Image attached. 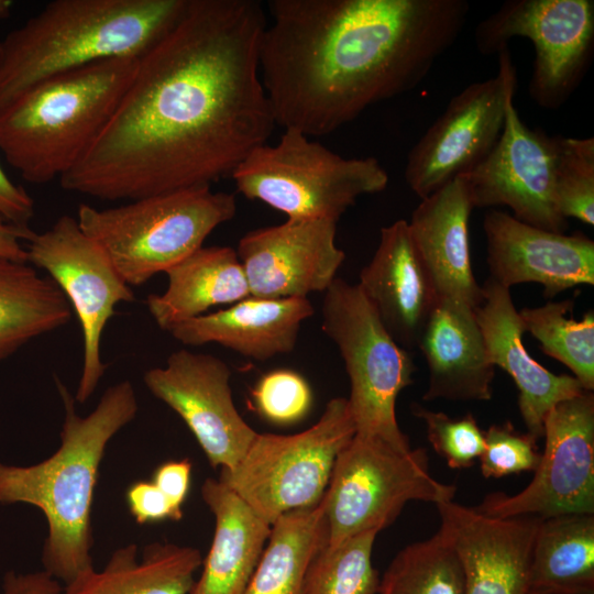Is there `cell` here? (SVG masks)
<instances>
[{
    "instance_id": "obj_19",
    "label": "cell",
    "mask_w": 594,
    "mask_h": 594,
    "mask_svg": "<svg viewBox=\"0 0 594 594\" xmlns=\"http://www.w3.org/2000/svg\"><path fill=\"white\" fill-rule=\"evenodd\" d=\"M491 278L510 288L538 283L552 298L578 285H594V242L582 232L540 229L488 210L483 220Z\"/></svg>"
},
{
    "instance_id": "obj_33",
    "label": "cell",
    "mask_w": 594,
    "mask_h": 594,
    "mask_svg": "<svg viewBox=\"0 0 594 594\" xmlns=\"http://www.w3.org/2000/svg\"><path fill=\"white\" fill-rule=\"evenodd\" d=\"M378 531L355 535L341 544H326L311 561L304 594H377L378 573L372 551Z\"/></svg>"
},
{
    "instance_id": "obj_37",
    "label": "cell",
    "mask_w": 594,
    "mask_h": 594,
    "mask_svg": "<svg viewBox=\"0 0 594 594\" xmlns=\"http://www.w3.org/2000/svg\"><path fill=\"white\" fill-rule=\"evenodd\" d=\"M485 448L480 455L484 477H502L535 471L541 453L530 433H521L510 422L492 425L484 431Z\"/></svg>"
},
{
    "instance_id": "obj_32",
    "label": "cell",
    "mask_w": 594,
    "mask_h": 594,
    "mask_svg": "<svg viewBox=\"0 0 594 594\" xmlns=\"http://www.w3.org/2000/svg\"><path fill=\"white\" fill-rule=\"evenodd\" d=\"M377 594H464L459 558L443 532L402 549L380 580Z\"/></svg>"
},
{
    "instance_id": "obj_38",
    "label": "cell",
    "mask_w": 594,
    "mask_h": 594,
    "mask_svg": "<svg viewBox=\"0 0 594 594\" xmlns=\"http://www.w3.org/2000/svg\"><path fill=\"white\" fill-rule=\"evenodd\" d=\"M125 501L130 514L139 525L178 521L183 518V510L175 508L152 481L139 480L130 484Z\"/></svg>"
},
{
    "instance_id": "obj_24",
    "label": "cell",
    "mask_w": 594,
    "mask_h": 594,
    "mask_svg": "<svg viewBox=\"0 0 594 594\" xmlns=\"http://www.w3.org/2000/svg\"><path fill=\"white\" fill-rule=\"evenodd\" d=\"M417 348L428 366L424 400H490L495 366L491 363L474 309L439 300Z\"/></svg>"
},
{
    "instance_id": "obj_12",
    "label": "cell",
    "mask_w": 594,
    "mask_h": 594,
    "mask_svg": "<svg viewBox=\"0 0 594 594\" xmlns=\"http://www.w3.org/2000/svg\"><path fill=\"white\" fill-rule=\"evenodd\" d=\"M28 263L47 272L75 310L82 333V367L75 394L85 404L107 370L101 359V338L119 302L135 295L120 276L103 248L64 215L26 244Z\"/></svg>"
},
{
    "instance_id": "obj_6",
    "label": "cell",
    "mask_w": 594,
    "mask_h": 594,
    "mask_svg": "<svg viewBox=\"0 0 594 594\" xmlns=\"http://www.w3.org/2000/svg\"><path fill=\"white\" fill-rule=\"evenodd\" d=\"M235 212L233 194L200 186L107 209L81 204L76 219L103 248L124 282L138 286L202 248Z\"/></svg>"
},
{
    "instance_id": "obj_18",
    "label": "cell",
    "mask_w": 594,
    "mask_h": 594,
    "mask_svg": "<svg viewBox=\"0 0 594 594\" xmlns=\"http://www.w3.org/2000/svg\"><path fill=\"white\" fill-rule=\"evenodd\" d=\"M463 572L464 594H531L530 561L542 518H496L453 501L436 505Z\"/></svg>"
},
{
    "instance_id": "obj_36",
    "label": "cell",
    "mask_w": 594,
    "mask_h": 594,
    "mask_svg": "<svg viewBox=\"0 0 594 594\" xmlns=\"http://www.w3.org/2000/svg\"><path fill=\"white\" fill-rule=\"evenodd\" d=\"M252 398L258 414L277 425L299 421L312 404L308 382L299 373L287 369L264 374L253 388Z\"/></svg>"
},
{
    "instance_id": "obj_28",
    "label": "cell",
    "mask_w": 594,
    "mask_h": 594,
    "mask_svg": "<svg viewBox=\"0 0 594 594\" xmlns=\"http://www.w3.org/2000/svg\"><path fill=\"white\" fill-rule=\"evenodd\" d=\"M530 588L538 594H594V515L541 519L531 552Z\"/></svg>"
},
{
    "instance_id": "obj_44",
    "label": "cell",
    "mask_w": 594,
    "mask_h": 594,
    "mask_svg": "<svg viewBox=\"0 0 594 594\" xmlns=\"http://www.w3.org/2000/svg\"><path fill=\"white\" fill-rule=\"evenodd\" d=\"M531 594H538V593H531Z\"/></svg>"
},
{
    "instance_id": "obj_39",
    "label": "cell",
    "mask_w": 594,
    "mask_h": 594,
    "mask_svg": "<svg viewBox=\"0 0 594 594\" xmlns=\"http://www.w3.org/2000/svg\"><path fill=\"white\" fill-rule=\"evenodd\" d=\"M193 463L189 459L172 460L160 464L153 472L152 482L164 493L178 510L190 488Z\"/></svg>"
},
{
    "instance_id": "obj_8",
    "label": "cell",
    "mask_w": 594,
    "mask_h": 594,
    "mask_svg": "<svg viewBox=\"0 0 594 594\" xmlns=\"http://www.w3.org/2000/svg\"><path fill=\"white\" fill-rule=\"evenodd\" d=\"M323 294L321 328L345 365L355 435L410 450L396 418L397 397L413 384L415 364L409 352L391 337L358 284L336 278Z\"/></svg>"
},
{
    "instance_id": "obj_31",
    "label": "cell",
    "mask_w": 594,
    "mask_h": 594,
    "mask_svg": "<svg viewBox=\"0 0 594 594\" xmlns=\"http://www.w3.org/2000/svg\"><path fill=\"white\" fill-rule=\"evenodd\" d=\"M574 301H549L519 311L525 330L539 342L541 351L564 364L582 388H594V314L587 311L581 320L568 317Z\"/></svg>"
},
{
    "instance_id": "obj_13",
    "label": "cell",
    "mask_w": 594,
    "mask_h": 594,
    "mask_svg": "<svg viewBox=\"0 0 594 594\" xmlns=\"http://www.w3.org/2000/svg\"><path fill=\"white\" fill-rule=\"evenodd\" d=\"M497 55L496 76L472 82L453 96L409 151L404 176L420 199L470 173L497 143L517 82L508 46Z\"/></svg>"
},
{
    "instance_id": "obj_7",
    "label": "cell",
    "mask_w": 594,
    "mask_h": 594,
    "mask_svg": "<svg viewBox=\"0 0 594 594\" xmlns=\"http://www.w3.org/2000/svg\"><path fill=\"white\" fill-rule=\"evenodd\" d=\"M237 190L287 219L330 220L364 195L383 191L388 174L374 157L346 158L295 129L253 150L232 172Z\"/></svg>"
},
{
    "instance_id": "obj_11",
    "label": "cell",
    "mask_w": 594,
    "mask_h": 594,
    "mask_svg": "<svg viewBox=\"0 0 594 594\" xmlns=\"http://www.w3.org/2000/svg\"><path fill=\"white\" fill-rule=\"evenodd\" d=\"M535 51L528 91L541 108H561L587 72L594 51V1L507 0L482 20L474 42L483 55L498 53L514 37Z\"/></svg>"
},
{
    "instance_id": "obj_43",
    "label": "cell",
    "mask_w": 594,
    "mask_h": 594,
    "mask_svg": "<svg viewBox=\"0 0 594 594\" xmlns=\"http://www.w3.org/2000/svg\"><path fill=\"white\" fill-rule=\"evenodd\" d=\"M13 2L8 0H0V21L8 18Z\"/></svg>"
},
{
    "instance_id": "obj_10",
    "label": "cell",
    "mask_w": 594,
    "mask_h": 594,
    "mask_svg": "<svg viewBox=\"0 0 594 594\" xmlns=\"http://www.w3.org/2000/svg\"><path fill=\"white\" fill-rule=\"evenodd\" d=\"M455 486L436 480L426 449L402 451L388 442L354 435L334 463L322 497L327 547L369 530L381 531L413 501H453Z\"/></svg>"
},
{
    "instance_id": "obj_22",
    "label": "cell",
    "mask_w": 594,
    "mask_h": 594,
    "mask_svg": "<svg viewBox=\"0 0 594 594\" xmlns=\"http://www.w3.org/2000/svg\"><path fill=\"white\" fill-rule=\"evenodd\" d=\"M473 209L465 175H460L421 199L408 228L438 301L452 300L475 309L483 294L471 264L469 220Z\"/></svg>"
},
{
    "instance_id": "obj_42",
    "label": "cell",
    "mask_w": 594,
    "mask_h": 594,
    "mask_svg": "<svg viewBox=\"0 0 594 594\" xmlns=\"http://www.w3.org/2000/svg\"><path fill=\"white\" fill-rule=\"evenodd\" d=\"M35 233L29 227L11 223L0 216V258L28 263L23 242L31 241Z\"/></svg>"
},
{
    "instance_id": "obj_29",
    "label": "cell",
    "mask_w": 594,
    "mask_h": 594,
    "mask_svg": "<svg viewBox=\"0 0 594 594\" xmlns=\"http://www.w3.org/2000/svg\"><path fill=\"white\" fill-rule=\"evenodd\" d=\"M70 319L72 307L51 277L28 263L0 258V362Z\"/></svg>"
},
{
    "instance_id": "obj_20",
    "label": "cell",
    "mask_w": 594,
    "mask_h": 594,
    "mask_svg": "<svg viewBox=\"0 0 594 594\" xmlns=\"http://www.w3.org/2000/svg\"><path fill=\"white\" fill-rule=\"evenodd\" d=\"M482 294V301L474 312L490 361L514 380L527 432L539 439L543 436V421L549 410L584 389L574 376L554 374L529 355L522 342L526 330L510 288L488 277Z\"/></svg>"
},
{
    "instance_id": "obj_16",
    "label": "cell",
    "mask_w": 594,
    "mask_h": 594,
    "mask_svg": "<svg viewBox=\"0 0 594 594\" xmlns=\"http://www.w3.org/2000/svg\"><path fill=\"white\" fill-rule=\"evenodd\" d=\"M553 167V136L525 125L510 99L497 143L464 174L473 208L506 206L521 222L565 233L568 219L554 201Z\"/></svg>"
},
{
    "instance_id": "obj_2",
    "label": "cell",
    "mask_w": 594,
    "mask_h": 594,
    "mask_svg": "<svg viewBox=\"0 0 594 594\" xmlns=\"http://www.w3.org/2000/svg\"><path fill=\"white\" fill-rule=\"evenodd\" d=\"M260 75L276 124L329 134L417 87L461 34L466 0H272Z\"/></svg>"
},
{
    "instance_id": "obj_14",
    "label": "cell",
    "mask_w": 594,
    "mask_h": 594,
    "mask_svg": "<svg viewBox=\"0 0 594 594\" xmlns=\"http://www.w3.org/2000/svg\"><path fill=\"white\" fill-rule=\"evenodd\" d=\"M544 451L520 492L491 493L475 507L496 518L594 514V395L561 400L543 421Z\"/></svg>"
},
{
    "instance_id": "obj_41",
    "label": "cell",
    "mask_w": 594,
    "mask_h": 594,
    "mask_svg": "<svg viewBox=\"0 0 594 594\" xmlns=\"http://www.w3.org/2000/svg\"><path fill=\"white\" fill-rule=\"evenodd\" d=\"M61 582L45 570L6 573L0 594H61Z\"/></svg>"
},
{
    "instance_id": "obj_21",
    "label": "cell",
    "mask_w": 594,
    "mask_h": 594,
    "mask_svg": "<svg viewBox=\"0 0 594 594\" xmlns=\"http://www.w3.org/2000/svg\"><path fill=\"white\" fill-rule=\"evenodd\" d=\"M358 285L396 343L406 350L417 346L438 296L408 221L382 228L377 249Z\"/></svg>"
},
{
    "instance_id": "obj_5",
    "label": "cell",
    "mask_w": 594,
    "mask_h": 594,
    "mask_svg": "<svg viewBox=\"0 0 594 594\" xmlns=\"http://www.w3.org/2000/svg\"><path fill=\"white\" fill-rule=\"evenodd\" d=\"M139 57L99 61L31 87L0 110V151L29 183L46 184L73 168L105 129Z\"/></svg>"
},
{
    "instance_id": "obj_26",
    "label": "cell",
    "mask_w": 594,
    "mask_h": 594,
    "mask_svg": "<svg viewBox=\"0 0 594 594\" xmlns=\"http://www.w3.org/2000/svg\"><path fill=\"white\" fill-rule=\"evenodd\" d=\"M165 273L166 290L146 298L150 315L165 331L211 307L251 296L238 253L230 246H202Z\"/></svg>"
},
{
    "instance_id": "obj_23",
    "label": "cell",
    "mask_w": 594,
    "mask_h": 594,
    "mask_svg": "<svg viewBox=\"0 0 594 594\" xmlns=\"http://www.w3.org/2000/svg\"><path fill=\"white\" fill-rule=\"evenodd\" d=\"M312 315L307 297L249 296L226 309L175 324L167 332L184 345L218 343L245 358L266 361L293 351L302 322Z\"/></svg>"
},
{
    "instance_id": "obj_1",
    "label": "cell",
    "mask_w": 594,
    "mask_h": 594,
    "mask_svg": "<svg viewBox=\"0 0 594 594\" xmlns=\"http://www.w3.org/2000/svg\"><path fill=\"white\" fill-rule=\"evenodd\" d=\"M266 23L258 1L188 0L61 186L133 201L231 176L276 125L258 64Z\"/></svg>"
},
{
    "instance_id": "obj_30",
    "label": "cell",
    "mask_w": 594,
    "mask_h": 594,
    "mask_svg": "<svg viewBox=\"0 0 594 594\" xmlns=\"http://www.w3.org/2000/svg\"><path fill=\"white\" fill-rule=\"evenodd\" d=\"M327 537L322 499L278 517L244 594H304L309 565Z\"/></svg>"
},
{
    "instance_id": "obj_9",
    "label": "cell",
    "mask_w": 594,
    "mask_h": 594,
    "mask_svg": "<svg viewBox=\"0 0 594 594\" xmlns=\"http://www.w3.org/2000/svg\"><path fill=\"white\" fill-rule=\"evenodd\" d=\"M355 435L348 399H330L319 420L295 435L258 433L242 460L219 480L262 519L318 505L340 452Z\"/></svg>"
},
{
    "instance_id": "obj_34",
    "label": "cell",
    "mask_w": 594,
    "mask_h": 594,
    "mask_svg": "<svg viewBox=\"0 0 594 594\" xmlns=\"http://www.w3.org/2000/svg\"><path fill=\"white\" fill-rule=\"evenodd\" d=\"M553 191L559 213L594 224V139L553 135Z\"/></svg>"
},
{
    "instance_id": "obj_40",
    "label": "cell",
    "mask_w": 594,
    "mask_h": 594,
    "mask_svg": "<svg viewBox=\"0 0 594 594\" xmlns=\"http://www.w3.org/2000/svg\"><path fill=\"white\" fill-rule=\"evenodd\" d=\"M0 216L11 223L29 227L34 201L23 187L15 185L0 166Z\"/></svg>"
},
{
    "instance_id": "obj_15",
    "label": "cell",
    "mask_w": 594,
    "mask_h": 594,
    "mask_svg": "<svg viewBox=\"0 0 594 594\" xmlns=\"http://www.w3.org/2000/svg\"><path fill=\"white\" fill-rule=\"evenodd\" d=\"M231 371L221 359L180 349L163 367L143 375L151 394L187 425L212 468L232 470L257 432L239 414L230 386Z\"/></svg>"
},
{
    "instance_id": "obj_4",
    "label": "cell",
    "mask_w": 594,
    "mask_h": 594,
    "mask_svg": "<svg viewBox=\"0 0 594 594\" xmlns=\"http://www.w3.org/2000/svg\"><path fill=\"white\" fill-rule=\"evenodd\" d=\"M188 0H55L0 42V110L31 87L99 61L141 57Z\"/></svg>"
},
{
    "instance_id": "obj_35",
    "label": "cell",
    "mask_w": 594,
    "mask_h": 594,
    "mask_svg": "<svg viewBox=\"0 0 594 594\" xmlns=\"http://www.w3.org/2000/svg\"><path fill=\"white\" fill-rule=\"evenodd\" d=\"M411 413L425 422L429 442L450 468H470L482 454L484 431L473 415L451 418L419 404L411 405Z\"/></svg>"
},
{
    "instance_id": "obj_25",
    "label": "cell",
    "mask_w": 594,
    "mask_h": 594,
    "mask_svg": "<svg viewBox=\"0 0 594 594\" xmlns=\"http://www.w3.org/2000/svg\"><path fill=\"white\" fill-rule=\"evenodd\" d=\"M201 496L213 514L215 532L189 594H244L272 525L219 479H207Z\"/></svg>"
},
{
    "instance_id": "obj_17",
    "label": "cell",
    "mask_w": 594,
    "mask_h": 594,
    "mask_svg": "<svg viewBox=\"0 0 594 594\" xmlns=\"http://www.w3.org/2000/svg\"><path fill=\"white\" fill-rule=\"evenodd\" d=\"M336 235L337 222L302 219L244 234L235 251L251 296L305 298L324 293L345 258Z\"/></svg>"
},
{
    "instance_id": "obj_3",
    "label": "cell",
    "mask_w": 594,
    "mask_h": 594,
    "mask_svg": "<svg viewBox=\"0 0 594 594\" xmlns=\"http://www.w3.org/2000/svg\"><path fill=\"white\" fill-rule=\"evenodd\" d=\"M64 407L61 446L40 463L18 466L0 463V503L37 507L47 522L42 551L44 570L68 583L94 565L91 513L99 468L111 439L139 411L130 381L108 387L85 417L66 385L54 377Z\"/></svg>"
},
{
    "instance_id": "obj_27",
    "label": "cell",
    "mask_w": 594,
    "mask_h": 594,
    "mask_svg": "<svg viewBox=\"0 0 594 594\" xmlns=\"http://www.w3.org/2000/svg\"><path fill=\"white\" fill-rule=\"evenodd\" d=\"M202 564L198 549L170 542L147 544L138 558V546L112 552L101 570L79 572L61 594H189Z\"/></svg>"
}]
</instances>
